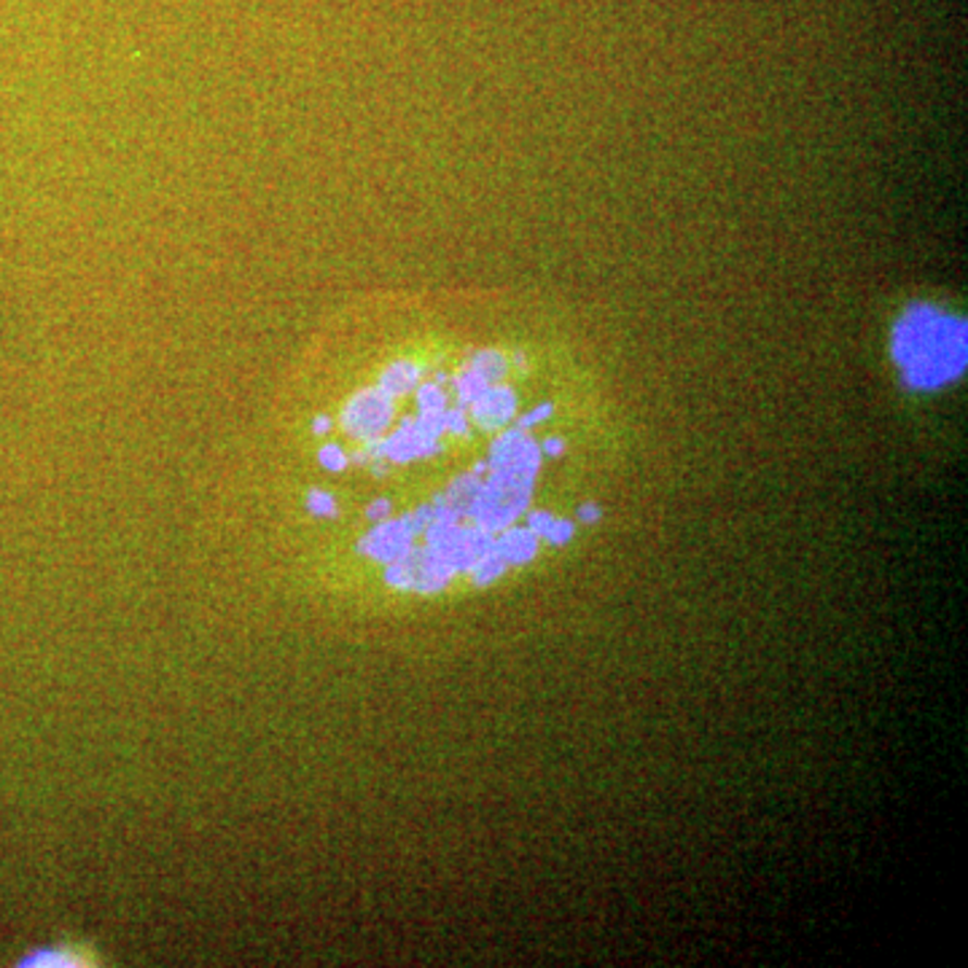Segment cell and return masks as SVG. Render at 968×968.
I'll list each match as a JSON object with an SVG mask.
<instances>
[{
    "instance_id": "d6986e66",
    "label": "cell",
    "mask_w": 968,
    "mask_h": 968,
    "mask_svg": "<svg viewBox=\"0 0 968 968\" xmlns=\"http://www.w3.org/2000/svg\"><path fill=\"white\" fill-rule=\"evenodd\" d=\"M543 450H546V455L557 457V455H563L565 444H563V439H549L546 444H543Z\"/></svg>"
},
{
    "instance_id": "8992f818",
    "label": "cell",
    "mask_w": 968,
    "mask_h": 968,
    "mask_svg": "<svg viewBox=\"0 0 968 968\" xmlns=\"http://www.w3.org/2000/svg\"><path fill=\"white\" fill-rule=\"evenodd\" d=\"M482 485L485 482L479 479V474L461 477L450 490H447V495L439 498V506L450 508V512H455L457 517H461V514H472V508L477 506L479 492H482Z\"/></svg>"
},
{
    "instance_id": "30bf717a",
    "label": "cell",
    "mask_w": 968,
    "mask_h": 968,
    "mask_svg": "<svg viewBox=\"0 0 968 968\" xmlns=\"http://www.w3.org/2000/svg\"><path fill=\"white\" fill-rule=\"evenodd\" d=\"M485 390H487V382L474 369H468L466 375L457 377V395H461L463 404H472V401L477 399V395H482Z\"/></svg>"
},
{
    "instance_id": "e0dca14e",
    "label": "cell",
    "mask_w": 968,
    "mask_h": 968,
    "mask_svg": "<svg viewBox=\"0 0 968 968\" xmlns=\"http://www.w3.org/2000/svg\"><path fill=\"white\" fill-rule=\"evenodd\" d=\"M570 533H574V528H570L568 523H557V519H554L552 530H549L546 538H552L554 543H563V541H568Z\"/></svg>"
},
{
    "instance_id": "ba28073f",
    "label": "cell",
    "mask_w": 968,
    "mask_h": 968,
    "mask_svg": "<svg viewBox=\"0 0 968 968\" xmlns=\"http://www.w3.org/2000/svg\"><path fill=\"white\" fill-rule=\"evenodd\" d=\"M536 552V533L533 530H508L503 536L498 554H501L506 563H523V560L533 557Z\"/></svg>"
},
{
    "instance_id": "ffe728a7",
    "label": "cell",
    "mask_w": 968,
    "mask_h": 968,
    "mask_svg": "<svg viewBox=\"0 0 968 968\" xmlns=\"http://www.w3.org/2000/svg\"><path fill=\"white\" fill-rule=\"evenodd\" d=\"M313 430H315V433H318V436H326L328 430H331V420H328V417H323V415H320V417H315Z\"/></svg>"
},
{
    "instance_id": "ac0fdd59",
    "label": "cell",
    "mask_w": 968,
    "mask_h": 968,
    "mask_svg": "<svg viewBox=\"0 0 968 968\" xmlns=\"http://www.w3.org/2000/svg\"><path fill=\"white\" fill-rule=\"evenodd\" d=\"M390 514V503L388 501H375L369 506V519H385Z\"/></svg>"
},
{
    "instance_id": "2e32d148",
    "label": "cell",
    "mask_w": 968,
    "mask_h": 968,
    "mask_svg": "<svg viewBox=\"0 0 968 968\" xmlns=\"http://www.w3.org/2000/svg\"><path fill=\"white\" fill-rule=\"evenodd\" d=\"M549 415H552V404L538 406L536 412H530V415H525L523 420H519V428H530V426H536V423H541L543 417H549Z\"/></svg>"
},
{
    "instance_id": "44dd1931",
    "label": "cell",
    "mask_w": 968,
    "mask_h": 968,
    "mask_svg": "<svg viewBox=\"0 0 968 968\" xmlns=\"http://www.w3.org/2000/svg\"><path fill=\"white\" fill-rule=\"evenodd\" d=\"M600 517V512L594 506H584L581 508V519H584V523H594V519Z\"/></svg>"
},
{
    "instance_id": "9c48e42d",
    "label": "cell",
    "mask_w": 968,
    "mask_h": 968,
    "mask_svg": "<svg viewBox=\"0 0 968 968\" xmlns=\"http://www.w3.org/2000/svg\"><path fill=\"white\" fill-rule=\"evenodd\" d=\"M472 369L477 372L487 385H492L506 375V359H503L501 353H495V350H485V353L474 355Z\"/></svg>"
},
{
    "instance_id": "9a60e30c",
    "label": "cell",
    "mask_w": 968,
    "mask_h": 968,
    "mask_svg": "<svg viewBox=\"0 0 968 968\" xmlns=\"http://www.w3.org/2000/svg\"><path fill=\"white\" fill-rule=\"evenodd\" d=\"M552 525H554V519L549 517V514H543V512L530 514V530H533L536 536H549Z\"/></svg>"
},
{
    "instance_id": "7a4b0ae2",
    "label": "cell",
    "mask_w": 968,
    "mask_h": 968,
    "mask_svg": "<svg viewBox=\"0 0 968 968\" xmlns=\"http://www.w3.org/2000/svg\"><path fill=\"white\" fill-rule=\"evenodd\" d=\"M390 420H393V399L382 388L361 390L350 399L342 415L344 430L361 441H377Z\"/></svg>"
},
{
    "instance_id": "5bb4252c",
    "label": "cell",
    "mask_w": 968,
    "mask_h": 968,
    "mask_svg": "<svg viewBox=\"0 0 968 968\" xmlns=\"http://www.w3.org/2000/svg\"><path fill=\"white\" fill-rule=\"evenodd\" d=\"M466 415L461 410L455 412H444V430H452V433H466Z\"/></svg>"
},
{
    "instance_id": "52a82bcc",
    "label": "cell",
    "mask_w": 968,
    "mask_h": 968,
    "mask_svg": "<svg viewBox=\"0 0 968 968\" xmlns=\"http://www.w3.org/2000/svg\"><path fill=\"white\" fill-rule=\"evenodd\" d=\"M417 382H420V369H417L412 361H399V364L388 366V372H385L382 379H379V388H382L390 399H395V395L412 393V390L417 388Z\"/></svg>"
},
{
    "instance_id": "277c9868",
    "label": "cell",
    "mask_w": 968,
    "mask_h": 968,
    "mask_svg": "<svg viewBox=\"0 0 968 968\" xmlns=\"http://www.w3.org/2000/svg\"><path fill=\"white\" fill-rule=\"evenodd\" d=\"M412 536L415 533H412L410 523H406L404 517L399 519V523H385L372 530V533L361 541V549H364L366 554H372V557L385 560V563H395L401 554L410 552Z\"/></svg>"
},
{
    "instance_id": "6da1fadb",
    "label": "cell",
    "mask_w": 968,
    "mask_h": 968,
    "mask_svg": "<svg viewBox=\"0 0 968 968\" xmlns=\"http://www.w3.org/2000/svg\"><path fill=\"white\" fill-rule=\"evenodd\" d=\"M891 348L909 388H939L964 375L966 320L931 304H913L893 326Z\"/></svg>"
},
{
    "instance_id": "4fadbf2b",
    "label": "cell",
    "mask_w": 968,
    "mask_h": 968,
    "mask_svg": "<svg viewBox=\"0 0 968 968\" xmlns=\"http://www.w3.org/2000/svg\"><path fill=\"white\" fill-rule=\"evenodd\" d=\"M320 466L323 468H328V472H342L344 466H348V455H344V450L342 447H337V444H326L320 450Z\"/></svg>"
},
{
    "instance_id": "8fae6325",
    "label": "cell",
    "mask_w": 968,
    "mask_h": 968,
    "mask_svg": "<svg viewBox=\"0 0 968 968\" xmlns=\"http://www.w3.org/2000/svg\"><path fill=\"white\" fill-rule=\"evenodd\" d=\"M417 404H420V412H444L447 406V395L439 385H423L420 393H417Z\"/></svg>"
},
{
    "instance_id": "7c38bea8",
    "label": "cell",
    "mask_w": 968,
    "mask_h": 968,
    "mask_svg": "<svg viewBox=\"0 0 968 968\" xmlns=\"http://www.w3.org/2000/svg\"><path fill=\"white\" fill-rule=\"evenodd\" d=\"M307 508L313 514H318V517H334V514H337V501H334V498L328 495V492L310 490Z\"/></svg>"
},
{
    "instance_id": "5b68a950",
    "label": "cell",
    "mask_w": 968,
    "mask_h": 968,
    "mask_svg": "<svg viewBox=\"0 0 968 968\" xmlns=\"http://www.w3.org/2000/svg\"><path fill=\"white\" fill-rule=\"evenodd\" d=\"M468 406H472V417L479 423V426L501 428L506 426V423L514 417V412H517V399H514V393L508 388H490V385H487L485 393L477 395Z\"/></svg>"
},
{
    "instance_id": "3957f363",
    "label": "cell",
    "mask_w": 968,
    "mask_h": 968,
    "mask_svg": "<svg viewBox=\"0 0 968 968\" xmlns=\"http://www.w3.org/2000/svg\"><path fill=\"white\" fill-rule=\"evenodd\" d=\"M452 576V568L439 557L436 549L406 552L390 568L388 581L395 587H417V590H439Z\"/></svg>"
}]
</instances>
